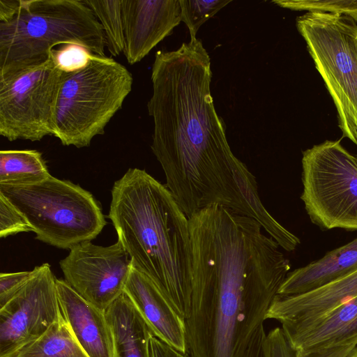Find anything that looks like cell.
I'll list each match as a JSON object with an SVG mask.
<instances>
[{
    "label": "cell",
    "mask_w": 357,
    "mask_h": 357,
    "mask_svg": "<svg viewBox=\"0 0 357 357\" xmlns=\"http://www.w3.org/2000/svg\"><path fill=\"white\" fill-rule=\"evenodd\" d=\"M211 77L210 56L197 38L155 53L147 104L154 123L151 150L165 186L188 218L219 205L270 232L278 222L260 199L255 176L231 151L214 107Z\"/></svg>",
    "instance_id": "obj_1"
},
{
    "label": "cell",
    "mask_w": 357,
    "mask_h": 357,
    "mask_svg": "<svg viewBox=\"0 0 357 357\" xmlns=\"http://www.w3.org/2000/svg\"><path fill=\"white\" fill-rule=\"evenodd\" d=\"M192 294L185 321L190 357H243L290 272L255 219L219 206L188 218Z\"/></svg>",
    "instance_id": "obj_2"
},
{
    "label": "cell",
    "mask_w": 357,
    "mask_h": 357,
    "mask_svg": "<svg viewBox=\"0 0 357 357\" xmlns=\"http://www.w3.org/2000/svg\"><path fill=\"white\" fill-rule=\"evenodd\" d=\"M108 217L132 266L185 321L192 280L189 222L169 190L145 170L129 168L113 185Z\"/></svg>",
    "instance_id": "obj_3"
},
{
    "label": "cell",
    "mask_w": 357,
    "mask_h": 357,
    "mask_svg": "<svg viewBox=\"0 0 357 357\" xmlns=\"http://www.w3.org/2000/svg\"><path fill=\"white\" fill-rule=\"evenodd\" d=\"M68 43L106 56L102 26L84 1L22 0L17 13L0 22V76L43 63Z\"/></svg>",
    "instance_id": "obj_4"
},
{
    "label": "cell",
    "mask_w": 357,
    "mask_h": 357,
    "mask_svg": "<svg viewBox=\"0 0 357 357\" xmlns=\"http://www.w3.org/2000/svg\"><path fill=\"white\" fill-rule=\"evenodd\" d=\"M129 70L112 58L92 55L84 68L62 73L53 135L64 146L83 148L102 135L131 92Z\"/></svg>",
    "instance_id": "obj_5"
},
{
    "label": "cell",
    "mask_w": 357,
    "mask_h": 357,
    "mask_svg": "<svg viewBox=\"0 0 357 357\" xmlns=\"http://www.w3.org/2000/svg\"><path fill=\"white\" fill-rule=\"evenodd\" d=\"M0 194L24 215L36 239L58 248L91 241L107 224L90 192L52 175L29 185L0 184Z\"/></svg>",
    "instance_id": "obj_6"
},
{
    "label": "cell",
    "mask_w": 357,
    "mask_h": 357,
    "mask_svg": "<svg viewBox=\"0 0 357 357\" xmlns=\"http://www.w3.org/2000/svg\"><path fill=\"white\" fill-rule=\"evenodd\" d=\"M357 22L341 14L307 12L296 19L315 68L337 109L343 137L357 145Z\"/></svg>",
    "instance_id": "obj_7"
},
{
    "label": "cell",
    "mask_w": 357,
    "mask_h": 357,
    "mask_svg": "<svg viewBox=\"0 0 357 357\" xmlns=\"http://www.w3.org/2000/svg\"><path fill=\"white\" fill-rule=\"evenodd\" d=\"M302 183L301 199L312 223L323 230H357V160L340 140L303 151Z\"/></svg>",
    "instance_id": "obj_8"
},
{
    "label": "cell",
    "mask_w": 357,
    "mask_h": 357,
    "mask_svg": "<svg viewBox=\"0 0 357 357\" xmlns=\"http://www.w3.org/2000/svg\"><path fill=\"white\" fill-rule=\"evenodd\" d=\"M63 72L50 59L0 76V135L13 142L53 135Z\"/></svg>",
    "instance_id": "obj_9"
},
{
    "label": "cell",
    "mask_w": 357,
    "mask_h": 357,
    "mask_svg": "<svg viewBox=\"0 0 357 357\" xmlns=\"http://www.w3.org/2000/svg\"><path fill=\"white\" fill-rule=\"evenodd\" d=\"M0 308V357H8L42 336L61 316L56 278L47 263Z\"/></svg>",
    "instance_id": "obj_10"
},
{
    "label": "cell",
    "mask_w": 357,
    "mask_h": 357,
    "mask_svg": "<svg viewBox=\"0 0 357 357\" xmlns=\"http://www.w3.org/2000/svg\"><path fill=\"white\" fill-rule=\"evenodd\" d=\"M65 280L84 299L105 310L123 292L132 261L118 241L109 246L85 241L60 261Z\"/></svg>",
    "instance_id": "obj_11"
},
{
    "label": "cell",
    "mask_w": 357,
    "mask_h": 357,
    "mask_svg": "<svg viewBox=\"0 0 357 357\" xmlns=\"http://www.w3.org/2000/svg\"><path fill=\"white\" fill-rule=\"evenodd\" d=\"M123 54L129 64L144 59L181 21L179 0H121Z\"/></svg>",
    "instance_id": "obj_12"
},
{
    "label": "cell",
    "mask_w": 357,
    "mask_h": 357,
    "mask_svg": "<svg viewBox=\"0 0 357 357\" xmlns=\"http://www.w3.org/2000/svg\"><path fill=\"white\" fill-rule=\"evenodd\" d=\"M357 296V271L312 291L293 296L277 294L266 319L279 321L285 335L307 327L333 309Z\"/></svg>",
    "instance_id": "obj_13"
},
{
    "label": "cell",
    "mask_w": 357,
    "mask_h": 357,
    "mask_svg": "<svg viewBox=\"0 0 357 357\" xmlns=\"http://www.w3.org/2000/svg\"><path fill=\"white\" fill-rule=\"evenodd\" d=\"M124 292L154 336L174 349L188 354L185 321L146 275L132 266Z\"/></svg>",
    "instance_id": "obj_14"
},
{
    "label": "cell",
    "mask_w": 357,
    "mask_h": 357,
    "mask_svg": "<svg viewBox=\"0 0 357 357\" xmlns=\"http://www.w3.org/2000/svg\"><path fill=\"white\" fill-rule=\"evenodd\" d=\"M61 314L89 357H114V340L105 310L91 303L65 280L56 279Z\"/></svg>",
    "instance_id": "obj_15"
},
{
    "label": "cell",
    "mask_w": 357,
    "mask_h": 357,
    "mask_svg": "<svg viewBox=\"0 0 357 357\" xmlns=\"http://www.w3.org/2000/svg\"><path fill=\"white\" fill-rule=\"evenodd\" d=\"M284 336L297 357L357 346V296L304 329Z\"/></svg>",
    "instance_id": "obj_16"
},
{
    "label": "cell",
    "mask_w": 357,
    "mask_h": 357,
    "mask_svg": "<svg viewBox=\"0 0 357 357\" xmlns=\"http://www.w3.org/2000/svg\"><path fill=\"white\" fill-rule=\"evenodd\" d=\"M357 271V237L327 252L323 257L290 271L278 294H304L341 279Z\"/></svg>",
    "instance_id": "obj_17"
},
{
    "label": "cell",
    "mask_w": 357,
    "mask_h": 357,
    "mask_svg": "<svg viewBox=\"0 0 357 357\" xmlns=\"http://www.w3.org/2000/svg\"><path fill=\"white\" fill-rule=\"evenodd\" d=\"M105 315L113 335L114 357H149L153 333L125 292L105 310Z\"/></svg>",
    "instance_id": "obj_18"
},
{
    "label": "cell",
    "mask_w": 357,
    "mask_h": 357,
    "mask_svg": "<svg viewBox=\"0 0 357 357\" xmlns=\"http://www.w3.org/2000/svg\"><path fill=\"white\" fill-rule=\"evenodd\" d=\"M8 357H89L63 315L40 337Z\"/></svg>",
    "instance_id": "obj_19"
},
{
    "label": "cell",
    "mask_w": 357,
    "mask_h": 357,
    "mask_svg": "<svg viewBox=\"0 0 357 357\" xmlns=\"http://www.w3.org/2000/svg\"><path fill=\"white\" fill-rule=\"evenodd\" d=\"M50 175L42 153L36 150L0 151V184L29 185Z\"/></svg>",
    "instance_id": "obj_20"
},
{
    "label": "cell",
    "mask_w": 357,
    "mask_h": 357,
    "mask_svg": "<svg viewBox=\"0 0 357 357\" xmlns=\"http://www.w3.org/2000/svg\"><path fill=\"white\" fill-rule=\"evenodd\" d=\"M102 26L105 45L112 56L120 55L124 49L121 0H84Z\"/></svg>",
    "instance_id": "obj_21"
},
{
    "label": "cell",
    "mask_w": 357,
    "mask_h": 357,
    "mask_svg": "<svg viewBox=\"0 0 357 357\" xmlns=\"http://www.w3.org/2000/svg\"><path fill=\"white\" fill-rule=\"evenodd\" d=\"M231 1V0H179L181 21L188 26L190 38H196L199 27Z\"/></svg>",
    "instance_id": "obj_22"
},
{
    "label": "cell",
    "mask_w": 357,
    "mask_h": 357,
    "mask_svg": "<svg viewBox=\"0 0 357 357\" xmlns=\"http://www.w3.org/2000/svg\"><path fill=\"white\" fill-rule=\"evenodd\" d=\"M272 2L293 10L347 15L357 22V0H275Z\"/></svg>",
    "instance_id": "obj_23"
},
{
    "label": "cell",
    "mask_w": 357,
    "mask_h": 357,
    "mask_svg": "<svg viewBox=\"0 0 357 357\" xmlns=\"http://www.w3.org/2000/svg\"><path fill=\"white\" fill-rule=\"evenodd\" d=\"M87 49L77 44H63L54 47L50 56L62 72L70 73L86 66L91 56Z\"/></svg>",
    "instance_id": "obj_24"
},
{
    "label": "cell",
    "mask_w": 357,
    "mask_h": 357,
    "mask_svg": "<svg viewBox=\"0 0 357 357\" xmlns=\"http://www.w3.org/2000/svg\"><path fill=\"white\" fill-rule=\"evenodd\" d=\"M31 231L33 229L24 215L0 194V237Z\"/></svg>",
    "instance_id": "obj_25"
},
{
    "label": "cell",
    "mask_w": 357,
    "mask_h": 357,
    "mask_svg": "<svg viewBox=\"0 0 357 357\" xmlns=\"http://www.w3.org/2000/svg\"><path fill=\"white\" fill-rule=\"evenodd\" d=\"M33 271L0 274V308L10 301L26 284Z\"/></svg>",
    "instance_id": "obj_26"
},
{
    "label": "cell",
    "mask_w": 357,
    "mask_h": 357,
    "mask_svg": "<svg viewBox=\"0 0 357 357\" xmlns=\"http://www.w3.org/2000/svg\"><path fill=\"white\" fill-rule=\"evenodd\" d=\"M149 357H190L151 335L149 340Z\"/></svg>",
    "instance_id": "obj_27"
},
{
    "label": "cell",
    "mask_w": 357,
    "mask_h": 357,
    "mask_svg": "<svg viewBox=\"0 0 357 357\" xmlns=\"http://www.w3.org/2000/svg\"><path fill=\"white\" fill-rule=\"evenodd\" d=\"M266 336V333L263 324L254 333L243 357H263V344Z\"/></svg>",
    "instance_id": "obj_28"
},
{
    "label": "cell",
    "mask_w": 357,
    "mask_h": 357,
    "mask_svg": "<svg viewBox=\"0 0 357 357\" xmlns=\"http://www.w3.org/2000/svg\"><path fill=\"white\" fill-rule=\"evenodd\" d=\"M22 0H0V22L15 15L21 7Z\"/></svg>",
    "instance_id": "obj_29"
},
{
    "label": "cell",
    "mask_w": 357,
    "mask_h": 357,
    "mask_svg": "<svg viewBox=\"0 0 357 357\" xmlns=\"http://www.w3.org/2000/svg\"><path fill=\"white\" fill-rule=\"evenodd\" d=\"M356 345L336 348L324 352L313 354L306 357H351Z\"/></svg>",
    "instance_id": "obj_30"
},
{
    "label": "cell",
    "mask_w": 357,
    "mask_h": 357,
    "mask_svg": "<svg viewBox=\"0 0 357 357\" xmlns=\"http://www.w3.org/2000/svg\"><path fill=\"white\" fill-rule=\"evenodd\" d=\"M351 357H357V347L354 349Z\"/></svg>",
    "instance_id": "obj_31"
},
{
    "label": "cell",
    "mask_w": 357,
    "mask_h": 357,
    "mask_svg": "<svg viewBox=\"0 0 357 357\" xmlns=\"http://www.w3.org/2000/svg\"><path fill=\"white\" fill-rule=\"evenodd\" d=\"M356 146H357V145H356ZM356 160H357V155L356 156Z\"/></svg>",
    "instance_id": "obj_32"
}]
</instances>
